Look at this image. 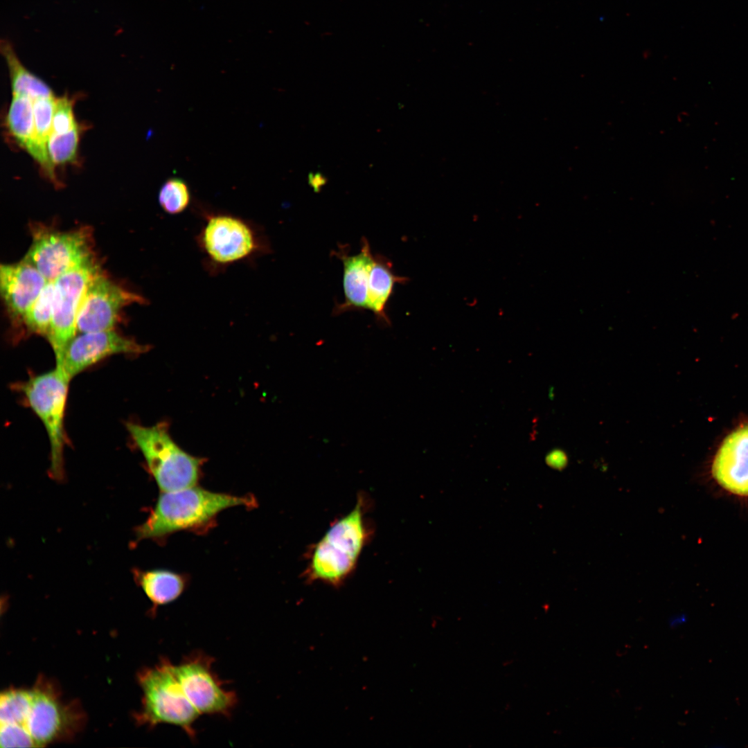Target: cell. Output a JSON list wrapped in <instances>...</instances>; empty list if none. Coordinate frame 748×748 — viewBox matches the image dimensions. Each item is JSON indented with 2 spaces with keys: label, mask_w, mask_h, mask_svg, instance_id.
<instances>
[{
  "label": "cell",
  "mask_w": 748,
  "mask_h": 748,
  "mask_svg": "<svg viewBox=\"0 0 748 748\" xmlns=\"http://www.w3.org/2000/svg\"><path fill=\"white\" fill-rule=\"evenodd\" d=\"M195 211L202 220L195 242L203 255V267L210 275L271 253L266 233L254 222L202 204H197Z\"/></svg>",
  "instance_id": "obj_1"
},
{
  "label": "cell",
  "mask_w": 748,
  "mask_h": 748,
  "mask_svg": "<svg viewBox=\"0 0 748 748\" xmlns=\"http://www.w3.org/2000/svg\"><path fill=\"white\" fill-rule=\"evenodd\" d=\"M367 506L366 497L359 495L350 512L333 522L312 546L304 572L306 581L338 587L352 574L372 533L366 518Z\"/></svg>",
  "instance_id": "obj_2"
},
{
  "label": "cell",
  "mask_w": 748,
  "mask_h": 748,
  "mask_svg": "<svg viewBox=\"0 0 748 748\" xmlns=\"http://www.w3.org/2000/svg\"><path fill=\"white\" fill-rule=\"evenodd\" d=\"M66 713L51 693L10 689L0 697V745L41 747L59 737Z\"/></svg>",
  "instance_id": "obj_3"
},
{
  "label": "cell",
  "mask_w": 748,
  "mask_h": 748,
  "mask_svg": "<svg viewBox=\"0 0 748 748\" xmlns=\"http://www.w3.org/2000/svg\"><path fill=\"white\" fill-rule=\"evenodd\" d=\"M256 504L249 495L213 492L196 486L161 492L154 509L136 530L138 539L162 538L209 524L223 510Z\"/></svg>",
  "instance_id": "obj_4"
},
{
  "label": "cell",
  "mask_w": 748,
  "mask_h": 748,
  "mask_svg": "<svg viewBox=\"0 0 748 748\" xmlns=\"http://www.w3.org/2000/svg\"><path fill=\"white\" fill-rule=\"evenodd\" d=\"M127 427L161 492L197 485L204 460L180 447L165 422L150 427L130 422Z\"/></svg>",
  "instance_id": "obj_5"
},
{
  "label": "cell",
  "mask_w": 748,
  "mask_h": 748,
  "mask_svg": "<svg viewBox=\"0 0 748 748\" xmlns=\"http://www.w3.org/2000/svg\"><path fill=\"white\" fill-rule=\"evenodd\" d=\"M139 682L143 693L139 722L150 727L170 724L195 737L193 726L200 714L184 693L175 664L161 659L139 674Z\"/></svg>",
  "instance_id": "obj_6"
},
{
  "label": "cell",
  "mask_w": 748,
  "mask_h": 748,
  "mask_svg": "<svg viewBox=\"0 0 748 748\" xmlns=\"http://www.w3.org/2000/svg\"><path fill=\"white\" fill-rule=\"evenodd\" d=\"M70 377L56 365L48 372L31 377L21 390L34 412L42 422L49 440L51 476L63 477L64 446V417Z\"/></svg>",
  "instance_id": "obj_7"
},
{
  "label": "cell",
  "mask_w": 748,
  "mask_h": 748,
  "mask_svg": "<svg viewBox=\"0 0 748 748\" xmlns=\"http://www.w3.org/2000/svg\"><path fill=\"white\" fill-rule=\"evenodd\" d=\"M91 258L69 269L54 280L53 313L47 339L56 364L77 332L79 308L91 278L97 271Z\"/></svg>",
  "instance_id": "obj_8"
},
{
  "label": "cell",
  "mask_w": 748,
  "mask_h": 748,
  "mask_svg": "<svg viewBox=\"0 0 748 748\" xmlns=\"http://www.w3.org/2000/svg\"><path fill=\"white\" fill-rule=\"evenodd\" d=\"M33 235V243L23 260L34 266L47 280H55L91 258L89 232L86 229L62 232L36 227Z\"/></svg>",
  "instance_id": "obj_9"
},
{
  "label": "cell",
  "mask_w": 748,
  "mask_h": 748,
  "mask_svg": "<svg viewBox=\"0 0 748 748\" xmlns=\"http://www.w3.org/2000/svg\"><path fill=\"white\" fill-rule=\"evenodd\" d=\"M214 659L200 652L185 657L175 665L186 697L201 715L229 716L238 703L236 694L223 687L213 671Z\"/></svg>",
  "instance_id": "obj_10"
},
{
  "label": "cell",
  "mask_w": 748,
  "mask_h": 748,
  "mask_svg": "<svg viewBox=\"0 0 748 748\" xmlns=\"http://www.w3.org/2000/svg\"><path fill=\"white\" fill-rule=\"evenodd\" d=\"M142 296L122 288L97 271L89 283L77 317L80 333L113 329L121 310L132 303L144 304Z\"/></svg>",
  "instance_id": "obj_11"
},
{
  "label": "cell",
  "mask_w": 748,
  "mask_h": 748,
  "mask_svg": "<svg viewBox=\"0 0 748 748\" xmlns=\"http://www.w3.org/2000/svg\"><path fill=\"white\" fill-rule=\"evenodd\" d=\"M148 348L113 329L83 332L75 336L66 347L60 363L71 379L89 366L116 354H140Z\"/></svg>",
  "instance_id": "obj_12"
},
{
  "label": "cell",
  "mask_w": 748,
  "mask_h": 748,
  "mask_svg": "<svg viewBox=\"0 0 748 748\" xmlns=\"http://www.w3.org/2000/svg\"><path fill=\"white\" fill-rule=\"evenodd\" d=\"M712 472L715 481L727 491L748 496V425L725 438L715 454Z\"/></svg>",
  "instance_id": "obj_13"
},
{
  "label": "cell",
  "mask_w": 748,
  "mask_h": 748,
  "mask_svg": "<svg viewBox=\"0 0 748 748\" xmlns=\"http://www.w3.org/2000/svg\"><path fill=\"white\" fill-rule=\"evenodd\" d=\"M48 280L31 264L23 260L0 267V289L8 312L21 320Z\"/></svg>",
  "instance_id": "obj_14"
},
{
  "label": "cell",
  "mask_w": 748,
  "mask_h": 748,
  "mask_svg": "<svg viewBox=\"0 0 748 748\" xmlns=\"http://www.w3.org/2000/svg\"><path fill=\"white\" fill-rule=\"evenodd\" d=\"M362 244L361 251L357 255L348 256L344 249L336 253L344 266L345 301L337 306L335 314L366 309L368 278L374 256L365 238H362Z\"/></svg>",
  "instance_id": "obj_15"
},
{
  "label": "cell",
  "mask_w": 748,
  "mask_h": 748,
  "mask_svg": "<svg viewBox=\"0 0 748 748\" xmlns=\"http://www.w3.org/2000/svg\"><path fill=\"white\" fill-rule=\"evenodd\" d=\"M407 280L393 273L391 262L384 256H374L369 274L366 309L371 310L382 323H390L385 310L394 285Z\"/></svg>",
  "instance_id": "obj_16"
},
{
  "label": "cell",
  "mask_w": 748,
  "mask_h": 748,
  "mask_svg": "<svg viewBox=\"0 0 748 748\" xmlns=\"http://www.w3.org/2000/svg\"><path fill=\"white\" fill-rule=\"evenodd\" d=\"M55 102L54 96L34 99L35 152L32 158L37 163L44 176L57 186L60 183L48 151Z\"/></svg>",
  "instance_id": "obj_17"
},
{
  "label": "cell",
  "mask_w": 748,
  "mask_h": 748,
  "mask_svg": "<svg viewBox=\"0 0 748 748\" xmlns=\"http://www.w3.org/2000/svg\"><path fill=\"white\" fill-rule=\"evenodd\" d=\"M0 51L8 66L12 94L27 96L33 99L54 96L45 82L23 65L10 40H1Z\"/></svg>",
  "instance_id": "obj_18"
},
{
  "label": "cell",
  "mask_w": 748,
  "mask_h": 748,
  "mask_svg": "<svg viewBox=\"0 0 748 748\" xmlns=\"http://www.w3.org/2000/svg\"><path fill=\"white\" fill-rule=\"evenodd\" d=\"M31 97L12 94L6 116V125L17 144L31 157L35 152V122Z\"/></svg>",
  "instance_id": "obj_19"
},
{
  "label": "cell",
  "mask_w": 748,
  "mask_h": 748,
  "mask_svg": "<svg viewBox=\"0 0 748 748\" xmlns=\"http://www.w3.org/2000/svg\"><path fill=\"white\" fill-rule=\"evenodd\" d=\"M138 581L154 606L168 604L176 600L186 585L184 576L166 569L142 571L138 576Z\"/></svg>",
  "instance_id": "obj_20"
},
{
  "label": "cell",
  "mask_w": 748,
  "mask_h": 748,
  "mask_svg": "<svg viewBox=\"0 0 748 748\" xmlns=\"http://www.w3.org/2000/svg\"><path fill=\"white\" fill-rule=\"evenodd\" d=\"M53 302L54 280H48L23 319L30 330L47 337L53 319Z\"/></svg>",
  "instance_id": "obj_21"
},
{
  "label": "cell",
  "mask_w": 748,
  "mask_h": 748,
  "mask_svg": "<svg viewBox=\"0 0 748 748\" xmlns=\"http://www.w3.org/2000/svg\"><path fill=\"white\" fill-rule=\"evenodd\" d=\"M158 200L161 208L168 214L177 215L188 207L191 195L188 184L181 179H168L161 187Z\"/></svg>",
  "instance_id": "obj_22"
},
{
  "label": "cell",
  "mask_w": 748,
  "mask_h": 748,
  "mask_svg": "<svg viewBox=\"0 0 748 748\" xmlns=\"http://www.w3.org/2000/svg\"><path fill=\"white\" fill-rule=\"evenodd\" d=\"M80 132L78 125L64 134H51L48 151L54 166L77 163Z\"/></svg>",
  "instance_id": "obj_23"
},
{
  "label": "cell",
  "mask_w": 748,
  "mask_h": 748,
  "mask_svg": "<svg viewBox=\"0 0 748 748\" xmlns=\"http://www.w3.org/2000/svg\"><path fill=\"white\" fill-rule=\"evenodd\" d=\"M74 100L67 95L56 98L51 134H64L79 125L73 112Z\"/></svg>",
  "instance_id": "obj_24"
},
{
  "label": "cell",
  "mask_w": 748,
  "mask_h": 748,
  "mask_svg": "<svg viewBox=\"0 0 748 748\" xmlns=\"http://www.w3.org/2000/svg\"><path fill=\"white\" fill-rule=\"evenodd\" d=\"M546 464L555 470L564 469L569 461L567 454L560 449H555L549 452L545 458Z\"/></svg>",
  "instance_id": "obj_25"
},
{
  "label": "cell",
  "mask_w": 748,
  "mask_h": 748,
  "mask_svg": "<svg viewBox=\"0 0 748 748\" xmlns=\"http://www.w3.org/2000/svg\"><path fill=\"white\" fill-rule=\"evenodd\" d=\"M326 181V179L323 177L320 173L310 174L309 183L316 192L319 191Z\"/></svg>",
  "instance_id": "obj_26"
},
{
  "label": "cell",
  "mask_w": 748,
  "mask_h": 748,
  "mask_svg": "<svg viewBox=\"0 0 748 748\" xmlns=\"http://www.w3.org/2000/svg\"><path fill=\"white\" fill-rule=\"evenodd\" d=\"M687 621V617L684 614H677L671 616L668 621V625L670 627H676L683 625Z\"/></svg>",
  "instance_id": "obj_27"
}]
</instances>
